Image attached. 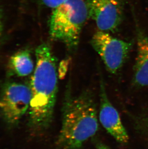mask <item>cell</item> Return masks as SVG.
Here are the masks:
<instances>
[{
	"instance_id": "13",
	"label": "cell",
	"mask_w": 148,
	"mask_h": 149,
	"mask_svg": "<svg viewBox=\"0 0 148 149\" xmlns=\"http://www.w3.org/2000/svg\"><path fill=\"white\" fill-rule=\"evenodd\" d=\"M3 13L0 9V44L1 42V38L3 37Z\"/></svg>"
},
{
	"instance_id": "5",
	"label": "cell",
	"mask_w": 148,
	"mask_h": 149,
	"mask_svg": "<svg viewBox=\"0 0 148 149\" xmlns=\"http://www.w3.org/2000/svg\"><path fill=\"white\" fill-rule=\"evenodd\" d=\"M31 100L30 86L22 83L9 82L0 95V113L10 125H17L30 108Z\"/></svg>"
},
{
	"instance_id": "1",
	"label": "cell",
	"mask_w": 148,
	"mask_h": 149,
	"mask_svg": "<svg viewBox=\"0 0 148 149\" xmlns=\"http://www.w3.org/2000/svg\"><path fill=\"white\" fill-rule=\"evenodd\" d=\"M35 56L36 63L30 86L29 125L35 132L41 133L49 128L53 120L59 77L57 60L48 44L39 45Z\"/></svg>"
},
{
	"instance_id": "2",
	"label": "cell",
	"mask_w": 148,
	"mask_h": 149,
	"mask_svg": "<svg viewBox=\"0 0 148 149\" xmlns=\"http://www.w3.org/2000/svg\"><path fill=\"white\" fill-rule=\"evenodd\" d=\"M62 121L56 146L59 149H80L99 130L95 96L85 89L74 94L70 84L66 89L62 106Z\"/></svg>"
},
{
	"instance_id": "11",
	"label": "cell",
	"mask_w": 148,
	"mask_h": 149,
	"mask_svg": "<svg viewBox=\"0 0 148 149\" xmlns=\"http://www.w3.org/2000/svg\"><path fill=\"white\" fill-rule=\"evenodd\" d=\"M40 3L45 7L53 9L56 8L67 0H39Z\"/></svg>"
},
{
	"instance_id": "3",
	"label": "cell",
	"mask_w": 148,
	"mask_h": 149,
	"mask_svg": "<svg viewBox=\"0 0 148 149\" xmlns=\"http://www.w3.org/2000/svg\"><path fill=\"white\" fill-rule=\"evenodd\" d=\"M89 18L85 1L67 0L53 9L49 20V35L70 52L77 50L82 29Z\"/></svg>"
},
{
	"instance_id": "6",
	"label": "cell",
	"mask_w": 148,
	"mask_h": 149,
	"mask_svg": "<svg viewBox=\"0 0 148 149\" xmlns=\"http://www.w3.org/2000/svg\"><path fill=\"white\" fill-rule=\"evenodd\" d=\"M89 18L100 31L116 33L123 22L126 0H86Z\"/></svg>"
},
{
	"instance_id": "14",
	"label": "cell",
	"mask_w": 148,
	"mask_h": 149,
	"mask_svg": "<svg viewBox=\"0 0 148 149\" xmlns=\"http://www.w3.org/2000/svg\"><path fill=\"white\" fill-rule=\"evenodd\" d=\"M96 142V146L97 149H111L107 145H105L102 142L98 141Z\"/></svg>"
},
{
	"instance_id": "4",
	"label": "cell",
	"mask_w": 148,
	"mask_h": 149,
	"mask_svg": "<svg viewBox=\"0 0 148 149\" xmlns=\"http://www.w3.org/2000/svg\"><path fill=\"white\" fill-rule=\"evenodd\" d=\"M91 44L104 62L107 70L113 74L120 72L129 58L133 43L112 36L110 33L98 30Z\"/></svg>"
},
{
	"instance_id": "12",
	"label": "cell",
	"mask_w": 148,
	"mask_h": 149,
	"mask_svg": "<svg viewBox=\"0 0 148 149\" xmlns=\"http://www.w3.org/2000/svg\"><path fill=\"white\" fill-rule=\"evenodd\" d=\"M63 61L61 62L58 69V77L60 79H63L64 77L67 72V61Z\"/></svg>"
},
{
	"instance_id": "7",
	"label": "cell",
	"mask_w": 148,
	"mask_h": 149,
	"mask_svg": "<svg viewBox=\"0 0 148 149\" xmlns=\"http://www.w3.org/2000/svg\"><path fill=\"white\" fill-rule=\"evenodd\" d=\"M100 122L108 133L120 143L128 142L129 136L118 112L112 105L106 92L104 82L100 80Z\"/></svg>"
},
{
	"instance_id": "8",
	"label": "cell",
	"mask_w": 148,
	"mask_h": 149,
	"mask_svg": "<svg viewBox=\"0 0 148 149\" xmlns=\"http://www.w3.org/2000/svg\"><path fill=\"white\" fill-rule=\"evenodd\" d=\"M137 52L132 82L138 87L148 86V34L137 26Z\"/></svg>"
},
{
	"instance_id": "9",
	"label": "cell",
	"mask_w": 148,
	"mask_h": 149,
	"mask_svg": "<svg viewBox=\"0 0 148 149\" xmlns=\"http://www.w3.org/2000/svg\"><path fill=\"white\" fill-rule=\"evenodd\" d=\"M8 65L12 74L20 77L28 76L35 69L30 52L26 49L13 54L9 59Z\"/></svg>"
},
{
	"instance_id": "10",
	"label": "cell",
	"mask_w": 148,
	"mask_h": 149,
	"mask_svg": "<svg viewBox=\"0 0 148 149\" xmlns=\"http://www.w3.org/2000/svg\"><path fill=\"white\" fill-rule=\"evenodd\" d=\"M134 120L136 129L148 137V111L142 113Z\"/></svg>"
}]
</instances>
